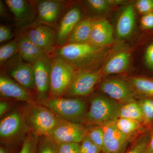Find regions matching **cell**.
<instances>
[{
	"label": "cell",
	"instance_id": "cell-1",
	"mask_svg": "<svg viewBox=\"0 0 153 153\" xmlns=\"http://www.w3.org/2000/svg\"><path fill=\"white\" fill-rule=\"evenodd\" d=\"M105 47H97L89 43L68 44L57 50V56L74 68L81 70L97 62L104 54Z\"/></svg>",
	"mask_w": 153,
	"mask_h": 153
},
{
	"label": "cell",
	"instance_id": "cell-2",
	"mask_svg": "<svg viewBox=\"0 0 153 153\" xmlns=\"http://www.w3.org/2000/svg\"><path fill=\"white\" fill-rule=\"evenodd\" d=\"M27 103L21 113L30 131L38 137L48 136L60 119L41 105Z\"/></svg>",
	"mask_w": 153,
	"mask_h": 153
},
{
	"label": "cell",
	"instance_id": "cell-3",
	"mask_svg": "<svg viewBox=\"0 0 153 153\" xmlns=\"http://www.w3.org/2000/svg\"><path fill=\"white\" fill-rule=\"evenodd\" d=\"M39 103L60 119L74 123H83L87 112L85 102L78 98L48 99Z\"/></svg>",
	"mask_w": 153,
	"mask_h": 153
},
{
	"label": "cell",
	"instance_id": "cell-4",
	"mask_svg": "<svg viewBox=\"0 0 153 153\" xmlns=\"http://www.w3.org/2000/svg\"><path fill=\"white\" fill-rule=\"evenodd\" d=\"M123 104L112 99L96 96L91 100L90 106L83 122L88 125L103 126L119 117Z\"/></svg>",
	"mask_w": 153,
	"mask_h": 153
},
{
	"label": "cell",
	"instance_id": "cell-5",
	"mask_svg": "<svg viewBox=\"0 0 153 153\" xmlns=\"http://www.w3.org/2000/svg\"><path fill=\"white\" fill-rule=\"evenodd\" d=\"M51 61L49 99L60 98L65 95L76 71L71 64L57 55Z\"/></svg>",
	"mask_w": 153,
	"mask_h": 153
},
{
	"label": "cell",
	"instance_id": "cell-6",
	"mask_svg": "<svg viewBox=\"0 0 153 153\" xmlns=\"http://www.w3.org/2000/svg\"><path fill=\"white\" fill-rule=\"evenodd\" d=\"M88 129L81 124L74 123L60 119L49 135L56 144L77 143L80 144L87 135Z\"/></svg>",
	"mask_w": 153,
	"mask_h": 153
},
{
	"label": "cell",
	"instance_id": "cell-7",
	"mask_svg": "<svg viewBox=\"0 0 153 153\" xmlns=\"http://www.w3.org/2000/svg\"><path fill=\"white\" fill-rule=\"evenodd\" d=\"M101 76L99 71L79 69L75 71L65 95L67 97L85 96L93 91Z\"/></svg>",
	"mask_w": 153,
	"mask_h": 153
},
{
	"label": "cell",
	"instance_id": "cell-8",
	"mask_svg": "<svg viewBox=\"0 0 153 153\" xmlns=\"http://www.w3.org/2000/svg\"><path fill=\"white\" fill-rule=\"evenodd\" d=\"M26 129L29 130L22 113L14 111L8 115L0 122L1 142L7 145L13 143Z\"/></svg>",
	"mask_w": 153,
	"mask_h": 153
},
{
	"label": "cell",
	"instance_id": "cell-9",
	"mask_svg": "<svg viewBox=\"0 0 153 153\" xmlns=\"http://www.w3.org/2000/svg\"><path fill=\"white\" fill-rule=\"evenodd\" d=\"M36 88L39 101L49 99L50 86L51 61L47 55L33 64Z\"/></svg>",
	"mask_w": 153,
	"mask_h": 153
},
{
	"label": "cell",
	"instance_id": "cell-10",
	"mask_svg": "<svg viewBox=\"0 0 153 153\" xmlns=\"http://www.w3.org/2000/svg\"><path fill=\"white\" fill-rule=\"evenodd\" d=\"M100 89L110 98L122 104L135 99L133 87L123 79L112 78L107 79L101 83Z\"/></svg>",
	"mask_w": 153,
	"mask_h": 153
},
{
	"label": "cell",
	"instance_id": "cell-11",
	"mask_svg": "<svg viewBox=\"0 0 153 153\" xmlns=\"http://www.w3.org/2000/svg\"><path fill=\"white\" fill-rule=\"evenodd\" d=\"M104 131L103 153H124L131 137L121 132L114 123L102 126Z\"/></svg>",
	"mask_w": 153,
	"mask_h": 153
},
{
	"label": "cell",
	"instance_id": "cell-12",
	"mask_svg": "<svg viewBox=\"0 0 153 153\" xmlns=\"http://www.w3.org/2000/svg\"><path fill=\"white\" fill-rule=\"evenodd\" d=\"M113 41V29L109 22L104 19L93 21L89 43L105 47Z\"/></svg>",
	"mask_w": 153,
	"mask_h": 153
},
{
	"label": "cell",
	"instance_id": "cell-13",
	"mask_svg": "<svg viewBox=\"0 0 153 153\" xmlns=\"http://www.w3.org/2000/svg\"><path fill=\"white\" fill-rule=\"evenodd\" d=\"M26 88L7 76L0 77V95L4 98H12L27 103L33 102L31 95Z\"/></svg>",
	"mask_w": 153,
	"mask_h": 153
},
{
	"label": "cell",
	"instance_id": "cell-14",
	"mask_svg": "<svg viewBox=\"0 0 153 153\" xmlns=\"http://www.w3.org/2000/svg\"><path fill=\"white\" fill-rule=\"evenodd\" d=\"M54 30L46 25H39L30 30L27 36L30 41L44 50L46 54L53 49Z\"/></svg>",
	"mask_w": 153,
	"mask_h": 153
},
{
	"label": "cell",
	"instance_id": "cell-15",
	"mask_svg": "<svg viewBox=\"0 0 153 153\" xmlns=\"http://www.w3.org/2000/svg\"><path fill=\"white\" fill-rule=\"evenodd\" d=\"M81 13L79 8L73 7L67 11L60 22L57 34V41L62 44L68 39L75 26L81 21Z\"/></svg>",
	"mask_w": 153,
	"mask_h": 153
},
{
	"label": "cell",
	"instance_id": "cell-16",
	"mask_svg": "<svg viewBox=\"0 0 153 153\" xmlns=\"http://www.w3.org/2000/svg\"><path fill=\"white\" fill-rule=\"evenodd\" d=\"M11 76L17 83L28 90L36 88L34 70L30 63L19 62L13 66Z\"/></svg>",
	"mask_w": 153,
	"mask_h": 153
},
{
	"label": "cell",
	"instance_id": "cell-17",
	"mask_svg": "<svg viewBox=\"0 0 153 153\" xmlns=\"http://www.w3.org/2000/svg\"><path fill=\"white\" fill-rule=\"evenodd\" d=\"M136 23V13L133 4L126 7L119 17L117 24L116 33L121 38H127L131 35Z\"/></svg>",
	"mask_w": 153,
	"mask_h": 153
},
{
	"label": "cell",
	"instance_id": "cell-18",
	"mask_svg": "<svg viewBox=\"0 0 153 153\" xmlns=\"http://www.w3.org/2000/svg\"><path fill=\"white\" fill-rule=\"evenodd\" d=\"M63 1L44 0L38 1L37 7L40 19L48 24L55 22L63 7Z\"/></svg>",
	"mask_w": 153,
	"mask_h": 153
},
{
	"label": "cell",
	"instance_id": "cell-19",
	"mask_svg": "<svg viewBox=\"0 0 153 153\" xmlns=\"http://www.w3.org/2000/svg\"><path fill=\"white\" fill-rule=\"evenodd\" d=\"M18 44L21 57L28 63L33 64L47 55L44 50L33 44L27 36L22 37Z\"/></svg>",
	"mask_w": 153,
	"mask_h": 153
},
{
	"label": "cell",
	"instance_id": "cell-20",
	"mask_svg": "<svg viewBox=\"0 0 153 153\" xmlns=\"http://www.w3.org/2000/svg\"><path fill=\"white\" fill-rule=\"evenodd\" d=\"M130 55L128 52L122 51L115 54L105 64L103 72L106 75L119 74L128 68Z\"/></svg>",
	"mask_w": 153,
	"mask_h": 153
},
{
	"label": "cell",
	"instance_id": "cell-21",
	"mask_svg": "<svg viewBox=\"0 0 153 153\" xmlns=\"http://www.w3.org/2000/svg\"><path fill=\"white\" fill-rule=\"evenodd\" d=\"M93 21L90 19L81 20L76 25L68 38V44L89 42Z\"/></svg>",
	"mask_w": 153,
	"mask_h": 153
},
{
	"label": "cell",
	"instance_id": "cell-22",
	"mask_svg": "<svg viewBox=\"0 0 153 153\" xmlns=\"http://www.w3.org/2000/svg\"><path fill=\"white\" fill-rule=\"evenodd\" d=\"M118 118L129 119L143 123L142 111L138 102L134 100L123 104Z\"/></svg>",
	"mask_w": 153,
	"mask_h": 153
},
{
	"label": "cell",
	"instance_id": "cell-23",
	"mask_svg": "<svg viewBox=\"0 0 153 153\" xmlns=\"http://www.w3.org/2000/svg\"><path fill=\"white\" fill-rule=\"evenodd\" d=\"M5 3L15 18L19 20L26 19L30 13L29 3L25 0H6Z\"/></svg>",
	"mask_w": 153,
	"mask_h": 153
},
{
	"label": "cell",
	"instance_id": "cell-24",
	"mask_svg": "<svg viewBox=\"0 0 153 153\" xmlns=\"http://www.w3.org/2000/svg\"><path fill=\"white\" fill-rule=\"evenodd\" d=\"M131 84L138 92L149 98H153V79L144 77H134Z\"/></svg>",
	"mask_w": 153,
	"mask_h": 153
},
{
	"label": "cell",
	"instance_id": "cell-25",
	"mask_svg": "<svg viewBox=\"0 0 153 153\" xmlns=\"http://www.w3.org/2000/svg\"><path fill=\"white\" fill-rule=\"evenodd\" d=\"M114 123L121 132L130 137L140 130L142 127L141 123L123 118H118Z\"/></svg>",
	"mask_w": 153,
	"mask_h": 153
},
{
	"label": "cell",
	"instance_id": "cell-26",
	"mask_svg": "<svg viewBox=\"0 0 153 153\" xmlns=\"http://www.w3.org/2000/svg\"><path fill=\"white\" fill-rule=\"evenodd\" d=\"M39 137L30 131L23 140L19 153H37Z\"/></svg>",
	"mask_w": 153,
	"mask_h": 153
},
{
	"label": "cell",
	"instance_id": "cell-27",
	"mask_svg": "<svg viewBox=\"0 0 153 153\" xmlns=\"http://www.w3.org/2000/svg\"><path fill=\"white\" fill-rule=\"evenodd\" d=\"M143 115V123L149 124L153 122V98L146 97L138 102Z\"/></svg>",
	"mask_w": 153,
	"mask_h": 153
},
{
	"label": "cell",
	"instance_id": "cell-28",
	"mask_svg": "<svg viewBox=\"0 0 153 153\" xmlns=\"http://www.w3.org/2000/svg\"><path fill=\"white\" fill-rule=\"evenodd\" d=\"M19 52L18 43L12 41L0 47V63H4L11 57Z\"/></svg>",
	"mask_w": 153,
	"mask_h": 153
},
{
	"label": "cell",
	"instance_id": "cell-29",
	"mask_svg": "<svg viewBox=\"0 0 153 153\" xmlns=\"http://www.w3.org/2000/svg\"><path fill=\"white\" fill-rule=\"evenodd\" d=\"M37 153H58L57 144L48 137L39 139Z\"/></svg>",
	"mask_w": 153,
	"mask_h": 153
},
{
	"label": "cell",
	"instance_id": "cell-30",
	"mask_svg": "<svg viewBox=\"0 0 153 153\" xmlns=\"http://www.w3.org/2000/svg\"><path fill=\"white\" fill-rule=\"evenodd\" d=\"M87 136L94 144L101 149L103 153L104 131L102 127L96 126L91 129H88Z\"/></svg>",
	"mask_w": 153,
	"mask_h": 153
},
{
	"label": "cell",
	"instance_id": "cell-31",
	"mask_svg": "<svg viewBox=\"0 0 153 153\" xmlns=\"http://www.w3.org/2000/svg\"><path fill=\"white\" fill-rule=\"evenodd\" d=\"M150 139V134H145L139 139L133 146L126 153H145L147 149Z\"/></svg>",
	"mask_w": 153,
	"mask_h": 153
},
{
	"label": "cell",
	"instance_id": "cell-32",
	"mask_svg": "<svg viewBox=\"0 0 153 153\" xmlns=\"http://www.w3.org/2000/svg\"><path fill=\"white\" fill-rule=\"evenodd\" d=\"M80 153H103L101 149L94 143L88 136L80 144Z\"/></svg>",
	"mask_w": 153,
	"mask_h": 153
},
{
	"label": "cell",
	"instance_id": "cell-33",
	"mask_svg": "<svg viewBox=\"0 0 153 153\" xmlns=\"http://www.w3.org/2000/svg\"><path fill=\"white\" fill-rule=\"evenodd\" d=\"M57 145L58 153H80V144L63 143Z\"/></svg>",
	"mask_w": 153,
	"mask_h": 153
},
{
	"label": "cell",
	"instance_id": "cell-34",
	"mask_svg": "<svg viewBox=\"0 0 153 153\" xmlns=\"http://www.w3.org/2000/svg\"><path fill=\"white\" fill-rule=\"evenodd\" d=\"M86 3L91 8L97 12L106 11L110 6L107 0H88Z\"/></svg>",
	"mask_w": 153,
	"mask_h": 153
},
{
	"label": "cell",
	"instance_id": "cell-35",
	"mask_svg": "<svg viewBox=\"0 0 153 153\" xmlns=\"http://www.w3.org/2000/svg\"><path fill=\"white\" fill-rule=\"evenodd\" d=\"M135 6L139 13L144 15L153 11V0H139Z\"/></svg>",
	"mask_w": 153,
	"mask_h": 153
},
{
	"label": "cell",
	"instance_id": "cell-36",
	"mask_svg": "<svg viewBox=\"0 0 153 153\" xmlns=\"http://www.w3.org/2000/svg\"><path fill=\"white\" fill-rule=\"evenodd\" d=\"M144 60L145 64L147 68L153 71V42L146 49Z\"/></svg>",
	"mask_w": 153,
	"mask_h": 153
},
{
	"label": "cell",
	"instance_id": "cell-37",
	"mask_svg": "<svg viewBox=\"0 0 153 153\" xmlns=\"http://www.w3.org/2000/svg\"><path fill=\"white\" fill-rule=\"evenodd\" d=\"M141 25L143 29H153V11L143 15L141 19Z\"/></svg>",
	"mask_w": 153,
	"mask_h": 153
},
{
	"label": "cell",
	"instance_id": "cell-38",
	"mask_svg": "<svg viewBox=\"0 0 153 153\" xmlns=\"http://www.w3.org/2000/svg\"><path fill=\"white\" fill-rule=\"evenodd\" d=\"M13 37V35L10 28L6 26H0V42L4 43L8 41Z\"/></svg>",
	"mask_w": 153,
	"mask_h": 153
},
{
	"label": "cell",
	"instance_id": "cell-39",
	"mask_svg": "<svg viewBox=\"0 0 153 153\" xmlns=\"http://www.w3.org/2000/svg\"><path fill=\"white\" fill-rule=\"evenodd\" d=\"M10 103L6 100H1L0 102V116L1 117L10 108Z\"/></svg>",
	"mask_w": 153,
	"mask_h": 153
},
{
	"label": "cell",
	"instance_id": "cell-40",
	"mask_svg": "<svg viewBox=\"0 0 153 153\" xmlns=\"http://www.w3.org/2000/svg\"><path fill=\"white\" fill-rule=\"evenodd\" d=\"M146 153H153V131L150 134V139L147 149Z\"/></svg>",
	"mask_w": 153,
	"mask_h": 153
},
{
	"label": "cell",
	"instance_id": "cell-41",
	"mask_svg": "<svg viewBox=\"0 0 153 153\" xmlns=\"http://www.w3.org/2000/svg\"><path fill=\"white\" fill-rule=\"evenodd\" d=\"M145 153H146V152H145Z\"/></svg>",
	"mask_w": 153,
	"mask_h": 153
}]
</instances>
